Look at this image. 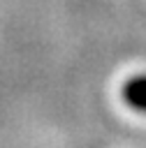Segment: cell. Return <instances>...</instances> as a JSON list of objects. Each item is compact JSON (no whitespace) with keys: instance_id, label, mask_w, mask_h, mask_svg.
I'll use <instances>...</instances> for the list:
<instances>
[{"instance_id":"1","label":"cell","mask_w":146,"mask_h":148,"mask_svg":"<svg viewBox=\"0 0 146 148\" xmlns=\"http://www.w3.org/2000/svg\"><path fill=\"white\" fill-rule=\"evenodd\" d=\"M123 99L130 109L146 113V74H137L125 81L123 86Z\"/></svg>"}]
</instances>
